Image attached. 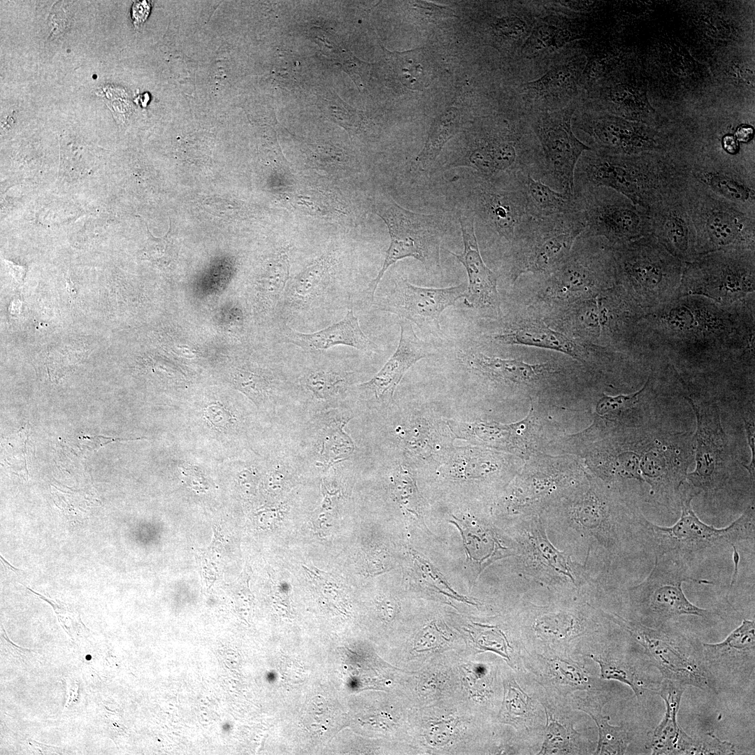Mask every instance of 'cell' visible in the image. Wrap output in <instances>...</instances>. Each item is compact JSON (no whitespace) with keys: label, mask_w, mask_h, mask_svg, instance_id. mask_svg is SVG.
<instances>
[{"label":"cell","mask_w":755,"mask_h":755,"mask_svg":"<svg viewBox=\"0 0 755 755\" xmlns=\"http://www.w3.org/2000/svg\"><path fill=\"white\" fill-rule=\"evenodd\" d=\"M755 294L730 305L688 295L644 310L633 348L693 364H724L755 343Z\"/></svg>","instance_id":"1"},{"label":"cell","mask_w":755,"mask_h":755,"mask_svg":"<svg viewBox=\"0 0 755 755\" xmlns=\"http://www.w3.org/2000/svg\"><path fill=\"white\" fill-rule=\"evenodd\" d=\"M692 164L632 157L591 149L579 159L574 188L605 187L649 209L683 192L692 177Z\"/></svg>","instance_id":"2"},{"label":"cell","mask_w":755,"mask_h":755,"mask_svg":"<svg viewBox=\"0 0 755 755\" xmlns=\"http://www.w3.org/2000/svg\"><path fill=\"white\" fill-rule=\"evenodd\" d=\"M615 279L643 310L678 297L684 263L648 234L612 245Z\"/></svg>","instance_id":"3"},{"label":"cell","mask_w":755,"mask_h":755,"mask_svg":"<svg viewBox=\"0 0 755 755\" xmlns=\"http://www.w3.org/2000/svg\"><path fill=\"white\" fill-rule=\"evenodd\" d=\"M682 196L695 229L698 255L724 250H755V209L726 199L693 175Z\"/></svg>","instance_id":"4"},{"label":"cell","mask_w":755,"mask_h":755,"mask_svg":"<svg viewBox=\"0 0 755 755\" xmlns=\"http://www.w3.org/2000/svg\"><path fill=\"white\" fill-rule=\"evenodd\" d=\"M695 496L689 490L680 494L682 513L671 526L654 524L645 518L641 520L645 531L652 538L655 556L668 555L686 563L696 555H703L735 543L754 538V508L750 505L726 528H717L703 522L691 507Z\"/></svg>","instance_id":"5"},{"label":"cell","mask_w":755,"mask_h":755,"mask_svg":"<svg viewBox=\"0 0 755 755\" xmlns=\"http://www.w3.org/2000/svg\"><path fill=\"white\" fill-rule=\"evenodd\" d=\"M373 210L387 224L391 241L382 268L369 286L371 301L385 272L401 259L414 258L421 262L427 273H438L441 268L440 245L447 229V218L443 215L412 212L391 199H377Z\"/></svg>","instance_id":"6"},{"label":"cell","mask_w":755,"mask_h":755,"mask_svg":"<svg viewBox=\"0 0 755 755\" xmlns=\"http://www.w3.org/2000/svg\"><path fill=\"white\" fill-rule=\"evenodd\" d=\"M755 294V250H724L684 263L680 296L698 295L730 305Z\"/></svg>","instance_id":"7"},{"label":"cell","mask_w":755,"mask_h":755,"mask_svg":"<svg viewBox=\"0 0 755 755\" xmlns=\"http://www.w3.org/2000/svg\"><path fill=\"white\" fill-rule=\"evenodd\" d=\"M585 224L579 211L529 217L512 242L511 275L551 273L570 255Z\"/></svg>","instance_id":"8"},{"label":"cell","mask_w":755,"mask_h":755,"mask_svg":"<svg viewBox=\"0 0 755 755\" xmlns=\"http://www.w3.org/2000/svg\"><path fill=\"white\" fill-rule=\"evenodd\" d=\"M573 196L585 224L582 236L614 245L651 233L648 210L611 188H574Z\"/></svg>","instance_id":"9"},{"label":"cell","mask_w":755,"mask_h":755,"mask_svg":"<svg viewBox=\"0 0 755 755\" xmlns=\"http://www.w3.org/2000/svg\"><path fill=\"white\" fill-rule=\"evenodd\" d=\"M685 582L712 584L691 576L686 563L668 555L655 556L650 573L632 589L641 624L661 628L668 621L681 615L707 617L709 612L691 603L682 589Z\"/></svg>","instance_id":"10"},{"label":"cell","mask_w":755,"mask_h":755,"mask_svg":"<svg viewBox=\"0 0 755 755\" xmlns=\"http://www.w3.org/2000/svg\"><path fill=\"white\" fill-rule=\"evenodd\" d=\"M577 105L575 99L561 109L533 113L527 118L542 152L544 183L570 196H573L577 161L585 151L591 150L572 129Z\"/></svg>","instance_id":"11"},{"label":"cell","mask_w":755,"mask_h":755,"mask_svg":"<svg viewBox=\"0 0 755 755\" xmlns=\"http://www.w3.org/2000/svg\"><path fill=\"white\" fill-rule=\"evenodd\" d=\"M634 639L643 647L663 679L701 689L711 687L705 658L685 636L661 628L621 620Z\"/></svg>","instance_id":"12"},{"label":"cell","mask_w":755,"mask_h":755,"mask_svg":"<svg viewBox=\"0 0 755 755\" xmlns=\"http://www.w3.org/2000/svg\"><path fill=\"white\" fill-rule=\"evenodd\" d=\"M466 288L464 284L443 288L423 287L401 278L377 306L380 310L415 324L424 333L435 334L440 330L443 312L463 298Z\"/></svg>","instance_id":"13"},{"label":"cell","mask_w":755,"mask_h":755,"mask_svg":"<svg viewBox=\"0 0 755 755\" xmlns=\"http://www.w3.org/2000/svg\"><path fill=\"white\" fill-rule=\"evenodd\" d=\"M697 418L696 466L689 474L691 484L697 489L710 491L719 488L725 480L726 441L721 429L715 403H696L686 398Z\"/></svg>","instance_id":"14"},{"label":"cell","mask_w":755,"mask_h":755,"mask_svg":"<svg viewBox=\"0 0 755 755\" xmlns=\"http://www.w3.org/2000/svg\"><path fill=\"white\" fill-rule=\"evenodd\" d=\"M463 251L454 253L448 250L466 268L468 284L463 303L468 308L487 312L495 316L501 314V302L497 289L498 277L484 263L475 232L473 215L459 217Z\"/></svg>","instance_id":"15"},{"label":"cell","mask_w":755,"mask_h":755,"mask_svg":"<svg viewBox=\"0 0 755 755\" xmlns=\"http://www.w3.org/2000/svg\"><path fill=\"white\" fill-rule=\"evenodd\" d=\"M477 208L483 222L500 238L512 243L521 225L531 217L522 183L487 180L480 185Z\"/></svg>","instance_id":"16"},{"label":"cell","mask_w":755,"mask_h":755,"mask_svg":"<svg viewBox=\"0 0 755 755\" xmlns=\"http://www.w3.org/2000/svg\"><path fill=\"white\" fill-rule=\"evenodd\" d=\"M682 193L656 203L648 212L651 234L673 256L688 263L698 254L695 229Z\"/></svg>","instance_id":"17"},{"label":"cell","mask_w":755,"mask_h":755,"mask_svg":"<svg viewBox=\"0 0 755 755\" xmlns=\"http://www.w3.org/2000/svg\"><path fill=\"white\" fill-rule=\"evenodd\" d=\"M584 75L583 56L562 60L524 85L526 101L540 108L538 113L561 109L576 99Z\"/></svg>","instance_id":"18"},{"label":"cell","mask_w":755,"mask_h":755,"mask_svg":"<svg viewBox=\"0 0 755 755\" xmlns=\"http://www.w3.org/2000/svg\"><path fill=\"white\" fill-rule=\"evenodd\" d=\"M399 325L396 351L373 378L361 384L379 400L391 398L407 371L420 359L434 355L432 346L417 336L411 322L401 319Z\"/></svg>","instance_id":"19"},{"label":"cell","mask_w":755,"mask_h":755,"mask_svg":"<svg viewBox=\"0 0 755 755\" xmlns=\"http://www.w3.org/2000/svg\"><path fill=\"white\" fill-rule=\"evenodd\" d=\"M289 343L304 349L324 350L337 345H345L370 352L375 351V345L362 331L353 309L350 308L340 321L312 333H303L289 327L286 333Z\"/></svg>","instance_id":"20"},{"label":"cell","mask_w":755,"mask_h":755,"mask_svg":"<svg viewBox=\"0 0 755 755\" xmlns=\"http://www.w3.org/2000/svg\"><path fill=\"white\" fill-rule=\"evenodd\" d=\"M333 259L326 254L294 276L284 292L289 314L307 309L324 294L331 278Z\"/></svg>","instance_id":"21"},{"label":"cell","mask_w":755,"mask_h":755,"mask_svg":"<svg viewBox=\"0 0 755 755\" xmlns=\"http://www.w3.org/2000/svg\"><path fill=\"white\" fill-rule=\"evenodd\" d=\"M461 359L471 368L493 380L522 384L538 379L549 371V364H528L517 359L489 357L473 350L461 352Z\"/></svg>","instance_id":"22"},{"label":"cell","mask_w":755,"mask_h":755,"mask_svg":"<svg viewBox=\"0 0 755 755\" xmlns=\"http://www.w3.org/2000/svg\"><path fill=\"white\" fill-rule=\"evenodd\" d=\"M755 623L744 619L742 624L722 642L703 643L705 660L712 666L726 668L735 667L741 662L754 661Z\"/></svg>","instance_id":"23"},{"label":"cell","mask_w":755,"mask_h":755,"mask_svg":"<svg viewBox=\"0 0 755 755\" xmlns=\"http://www.w3.org/2000/svg\"><path fill=\"white\" fill-rule=\"evenodd\" d=\"M493 339L505 345H521L550 349L580 359V347L570 339L541 324H528L493 336Z\"/></svg>","instance_id":"24"},{"label":"cell","mask_w":755,"mask_h":755,"mask_svg":"<svg viewBox=\"0 0 755 755\" xmlns=\"http://www.w3.org/2000/svg\"><path fill=\"white\" fill-rule=\"evenodd\" d=\"M693 177L710 189L734 203L755 209L754 179L693 164Z\"/></svg>","instance_id":"25"},{"label":"cell","mask_w":755,"mask_h":755,"mask_svg":"<svg viewBox=\"0 0 755 755\" xmlns=\"http://www.w3.org/2000/svg\"><path fill=\"white\" fill-rule=\"evenodd\" d=\"M522 187L528 211L531 217L549 216L577 210L574 196L552 189L540 179L528 175L522 182Z\"/></svg>","instance_id":"26"},{"label":"cell","mask_w":755,"mask_h":755,"mask_svg":"<svg viewBox=\"0 0 755 755\" xmlns=\"http://www.w3.org/2000/svg\"><path fill=\"white\" fill-rule=\"evenodd\" d=\"M568 26L555 17H547L536 21L522 47L526 57H537L555 52L576 39Z\"/></svg>","instance_id":"27"},{"label":"cell","mask_w":755,"mask_h":755,"mask_svg":"<svg viewBox=\"0 0 755 755\" xmlns=\"http://www.w3.org/2000/svg\"><path fill=\"white\" fill-rule=\"evenodd\" d=\"M605 702L595 696H589L585 698L580 709L589 714L596 721L599 732V739L596 750L598 754H623L631 742V735L627 730L621 726L609 724L610 717L602 714V707Z\"/></svg>","instance_id":"28"},{"label":"cell","mask_w":755,"mask_h":755,"mask_svg":"<svg viewBox=\"0 0 755 755\" xmlns=\"http://www.w3.org/2000/svg\"><path fill=\"white\" fill-rule=\"evenodd\" d=\"M461 117L459 111L451 108L433 122L424 146L412 162V166L424 171L436 159L442 148L459 130Z\"/></svg>","instance_id":"29"},{"label":"cell","mask_w":755,"mask_h":755,"mask_svg":"<svg viewBox=\"0 0 755 755\" xmlns=\"http://www.w3.org/2000/svg\"><path fill=\"white\" fill-rule=\"evenodd\" d=\"M289 280V260L285 250L277 255L268 274L257 287V301L263 309H271L284 294Z\"/></svg>","instance_id":"30"},{"label":"cell","mask_w":755,"mask_h":755,"mask_svg":"<svg viewBox=\"0 0 755 755\" xmlns=\"http://www.w3.org/2000/svg\"><path fill=\"white\" fill-rule=\"evenodd\" d=\"M535 22L528 15L503 16L496 20L492 27V34L496 41L502 47L515 50L522 47Z\"/></svg>","instance_id":"31"},{"label":"cell","mask_w":755,"mask_h":755,"mask_svg":"<svg viewBox=\"0 0 755 755\" xmlns=\"http://www.w3.org/2000/svg\"><path fill=\"white\" fill-rule=\"evenodd\" d=\"M686 733L677 722V715L665 713L663 719L652 732L647 748L652 754H679Z\"/></svg>","instance_id":"32"},{"label":"cell","mask_w":755,"mask_h":755,"mask_svg":"<svg viewBox=\"0 0 755 755\" xmlns=\"http://www.w3.org/2000/svg\"><path fill=\"white\" fill-rule=\"evenodd\" d=\"M302 384L317 398L328 400L344 391L347 385L344 374L327 368H315L301 378Z\"/></svg>","instance_id":"33"},{"label":"cell","mask_w":755,"mask_h":755,"mask_svg":"<svg viewBox=\"0 0 755 755\" xmlns=\"http://www.w3.org/2000/svg\"><path fill=\"white\" fill-rule=\"evenodd\" d=\"M591 658L599 664L602 678L616 680L628 684L638 697L641 696L646 690L645 684L629 666L613 659L594 656Z\"/></svg>","instance_id":"34"},{"label":"cell","mask_w":755,"mask_h":755,"mask_svg":"<svg viewBox=\"0 0 755 755\" xmlns=\"http://www.w3.org/2000/svg\"><path fill=\"white\" fill-rule=\"evenodd\" d=\"M27 589L52 606L60 625L73 640L88 633V629L82 623L79 612L76 608L59 601L56 602L50 599L29 587H27Z\"/></svg>","instance_id":"35"},{"label":"cell","mask_w":755,"mask_h":755,"mask_svg":"<svg viewBox=\"0 0 755 755\" xmlns=\"http://www.w3.org/2000/svg\"><path fill=\"white\" fill-rule=\"evenodd\" d=\"M233 382L238 389L243 391L255 403L260 404L268 396L270 382L264 375L249 370H239Z\"/></svg>","instance_id":"36"},{"label":"cell","mask_w":755,"mask_h":755,"mask_svg":"<svg viewBox=\"0 0 755 755\" xmlns=\"http://www.w3.org/2000/svg\"><path fill=\"white\" fill-rule=\"evenodd\" d=\"M649 378L638 391L611 396L603 394L596 404V412L602 416L616 417L633 408L647 389Z\"/></svg>","instance_id":"37"},{"label":"cell","mask_w":755,"mask_h":755,"mask_svg":"<svg viewBox=\"0 0 755 755\" xmlns=\"http://www.w3.org/2000/svg\"><path fill=\"white\" fill-rule=\"evenodd\" d=\"M220 537L215 531L214 538L211 545L204 550L199 552V559L201 568V573L206 584H213L217 580L218 572L217 563L222 557V547Z\"/></svg>","instance_id":"38"},{"label":"cell","mask_w":755,"mask_h":755,"mask_svg":"<svg viewBox=\"0 0 755 755\" xmlns=\"http://www.w3.org/2000/svg\"><path fill=\"white\" fill-rule=\"evenodd\" d=\"M394 477V491L398 501L408 510H412L418 503L417 487L412 475L400 466Z\"/></svg>","instance_id":"39"},{"label":"cell","mask_w":755,"mask_h":755,"mask_svg":"<svg viewBox=\"0 0 755 755\" xmlns=\"http://www.w3.org/2000/svg\"><path fill=\"white\" fill-rule=\"evenodd\" d=\"M547 715V725L545 731V739L541 752L547 754L565 748L568 742L566 731L551 717Z\"/></svg>","instance_id":"40"},{"label":"cell","mask_w":755,"mask_h":755,"mask_svg":"<svg viewBox=\"0 0 755 755\" xmlns=\"http://www.w3.org/2000/svg\"><path fill=\"white\" fill-rule=\"evenodd\" d=\"M510 693L512 696L510 702H507L515 717L519 718L527 717L530 710V698L517 686L510 687Z\"/></svg>","instance_id":"41"},{"label":"cell","mask_w":755,"mask_h":755,"mask_svg":"<svg viewBox=\"0 0 755 755\" xmlns=\"http://www.w3.org/2000/svg\"><path fill=\"white\" fill-rule=\"evenodd\" d=\"M205 418L213 426L225 428L231 422V415L223 407L211 405L204 410Z\"/></svg>","instance_id":"42"},{"label":"cell","mask_w":755,"mask_h":755,"mask_svg":"<svg viewBox=\"0 0 755 755\" xmlns=\"http://www.w3.org/2000/svg\"><path fill=\"white\" fill-rule=\"evenodd\" d=\"M151 9V3L148 1H138L134 3L131 8V18L135 26H140L148 18Z\"/></svg>","instance_id":"43"},{"label":"cell","mask_w":755,"mask_h":755,"mask_svg":"<svg viewBox=\"0 0 755 755\" xmlns=\"http://www.w3.org/2000/svg\"><path fill=\"white\" fill-rule=\"evenodd\" d=\"M745 429H746V433H747V441H748V445H749V447L751 449L752 458H751V461H750L749 465H747V466L743 465V466L749 471L751 477H752L753 480H754V461H755V456H754V447H754V442H755L754 441V424L746 422L745 420Z\"/></svg>","instance_id":"44"},{"label":"cell","mask_w":755,"mask_h":755,"mask_svg":"<svg viewBox=\"0 0 755 755\" xmlns=\"http://www.w3.org/2000/svg\"><path fill=\"white\" fill-rule=\"evenodd\" d=\"M238 480L240 487L245 490L252 492L257 484V477L254 472L250 469L242 470L238 475Z\"/></svg>","instance_id":"45"},{"label":"cell","mask_w":755,"mask_h":755,"mask_svg":"<svg viewBox=\"0 0 755 755\" xmlns=\"http://www.w3.org/2000/svg\"><path fill=\"white\" fill-rule=\"evenodd\" d=\"M722 148L730 155H735L740 150V142L735 135L726 134L721 139Z\"/></svg>","instance_id":"46"},{"label":"cell","mask_w":755,"mask_h":755,"mask_svg":"<svg viewBox=\"0 0 755 755\" xmlns=\"http://www.w3.org/2000/svg\"><path fill=\"white\" fill-rule=\"evenodd\" d=\"M754 128L749 125L739 126L735 132V136L740 143H748L754 138Z\"/></svg>","instance_id":"47"},{"label":"cell","mask_w":755,"mask_h":755,"mask_svg":"<svg viewBox=\"0 0 755 755\" xmlns=\"http://www.w3.org/2000/svg\"><path fill=\"white\" fill-rule=\"evenodd\" d=\"M558 2L560 5L575 11H584L591 4L590 2L584 1H560Z\"/></svg>","instance_id":"48"},{"label":"cell","mask_w":755,"mask_h":755,"mask_svg":"<svg viewBox=\"0 0 755 755\" xmlns=\"http://www.w3.org/2000/svg\"><path fill=\"white\" fill-rule=\"evenodd\" d=\"M732 547H733V562H734V571H733V577H732V580H731V584L733 585V584H735V583L736 582V578H737L738 573V563H739V561H740V555H739L738 552L737 551V548H736L735 545H732Z\"/></svg>","instance_id":"49"}]
</instances>
